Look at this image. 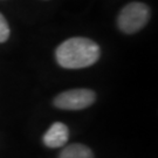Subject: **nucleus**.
<instances>
[{
    "mask_svg": "<svg viewBox=\"0 0 158 158\" xmlns=\"http://www.w3.org/2000/svg\"><path fill=\"white\" fill-rule=\"evenodd\" d=\"M101 55L100 46L88 38L75 36L60 44L55 52L57 63L67 69L93 66Z\"/></svg>",
    "mask_w": 158,
    "mask_h": 158,
    "instance_id": "f257e3e1",
    "label": "nucleus"
},
{
    "mask_svg": "<svg viewBox=\"0 0 158 158\" xmlns=\"http://www.w3.org/2000/svg\"><path fill=\"white\" fill-rule=\"evenodd\" d=\"M151 17L149 6L143 2H130L125 5L117 17V26L125 34H134L141 31Z\"/></svg>",
    "mask_w": 158,
    "mask_h": 158,
    "instance_id": "f03ea898",
    "label": "nucleus"
},
{
    "mask_svg": "<svg viewBox=\"0 0 158 158\" xmlns=\"http://www.w3.org/2000/svg\"><path fill=\"white\" fill-rule=\"evenodd\" d=\"M95 100V91L90 89H70L60 93L53 103L62 110H81L90 107Z\"/></svg>",
    "mask_w": 158,
    "mask_h": 158,
    "instance_id": "7ed1b4c3",
    "label": "nucleus"
},
{
    "mask_svg": "<svg viewBox=\"0 0 158 158\" xmlns=\"http://www.w3.org/2000/svg\"><path fill=\"white\" fill-rule=\"evenodd\" d=\"M69 139V129L62 122H55L49 127V129L44 135V144L47 148L56 149L62 148L67 144Z\"/></svg>",
    "mask_w": 158,
    "mask_h": 158,
    "instance_id": "20e7f679",
    "label": "nucleus"
},
{
    "mask_svg": "<svg viewBox=\"0 0 158 158\" xmlns=\"http://www.w3.org/2000/svg\"><path fill=\"white\" fill-rule=\"evenodd\" d=\"M59 158H94V153L87 145L74 143L62 149Z\"/></svg>",
    "mask_w": 158,
    "mask_h": 158,
    "instance_id": "39448f33",
    "label": "nucleus"
},
{
    "mask_svg": "<svg viewBox=\"0 0 158 158\" xmlns=\"http://www.w3.org/2000/svg\"><path fill=\"white\" fill-rule=\"evenodd\" d=\"M10 26H8V23L5 19V17L0 13V44L2 42H6L8 38H10Z\"/></svg>",
    "mask_w": 158,
    "mask_h": 158,
    "instance_id": "423d86ee",
    "label": "nucleus"
}]
</instances>
